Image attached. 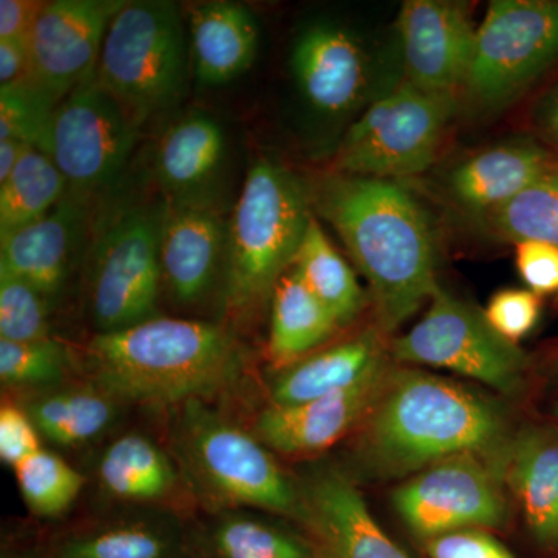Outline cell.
Listing matches in <instances>:
<instances>
[{"label": "cell", "instance_id": "4dcf8cb0", "mask_svg": "<svg viewBox=\"0 0 558 558\" xmlns=\"http://www.w3.org/2000/svg\"><path fill=\"white\" fill-rule=\"evenodd\" d=\"M68 193V182L51 157L28 148L10 178L0 183V238L43 219Z\"/></svg>", "mask_w": 558, "mask_h": 558}, {"label": "cell", "instance_id": "2e32d148", "mask_svg": "<svg viewBox=\"0 0 558 558\" xmlns=\"http://www.w3.org/2000/svg\"><path fill=\"white\" fill-rule=\"evenodd\" d=\"M227 240L229 226L218 208L163 204L161 278L179 304L197 306L223 284Z\"/></svg>", "mask_w": 558, "mask_h": 558}, {"label": "cell", "instance_id": "9a60e30c", "mask_svg": "<svg viewBox=\"0 0 558 558\" xmlns=\"http://www.w3.org/2000/svg\"><path fill=\"white\" fill-rule=\"evenodd\" d=\"M46 558H193L178 513L134 506L75 524L44 545Z\"/></svg>", "mask_w": 558, "mask_h": 558}, {"label": "cell", "instance_id": "d6986e66", "mask_svg": "<svg viewBox=\"0 0 558 558\" xmlns=\"http://www.w3.org/2000/svg\"><path fill=\"white\" fill-rule=\"evenodd\" d=\"M303 488L310 521L325 558H413L377 523L362 494L340 470L318 469Z\"/></svg>", "mask_w": 558, "mask_h": 558}, {"label": "cell", "instance_id": "ac0fdd59", "mask_svg": "<svg viewBox=\"0 0 558 558\" xmlns=\"http://www.w3.org/2000/svg\"><path fill=\"white\" fill-rule=\"evenodd\" d=\"M391 363H385L351 388L299 403L270 405L255 418L253 433L271 451L282 454L318 453L360 427L379 396Z\"/></svg>", "mask_w": 558, "mask_h": 558}, {"label": "cell", "instance_id": "52a82bcc", "mask_svg": "<svg viewBox=\"0 0 558 558\" xmlns=\"http://www.w3.org/2000/svg\"><path fill=\"white\" fill-rule=\"evenodd\" d=\"M454 109L457 98L403 81L349 128L330 171L396 182L422 174L438 160Z\"/></svg>", "mask_w": 558, "mask_h": 558}, {"label": "cell", "instance_id": "8d00e7d4", "mask_svg": "<svg viewBox=\"0 0 558 558\" xmlns=\"http://www.w3.org/2000/svg\"><path fill=\"white\" fill-rule=\"evenodd\" d=\"M484 314L499 336L519 344L537 326L542 300L529 289H502L488 300Z\"/></svg>", "mask_w": 558, "mask_h": 558}, {"label": "cell", "instance_id": "7c38bea8", "mask_svg": "<svg viewBox=\"0 0 558 558\" xmlns=\"http://www.w3.org/2000/svg\"><path fill=\"white\" fill-rule=\"evenodd\" d=\"M392 506L422 542L462 531L495 529L509 519L501 475L472 454L444 459L396 487Z\"/></svg>", "mask_w": 558, "mask_h": 558}, {"label": "cell", "instance_id": "7402d4cb", "mask_svg": "<svg viewBox=\"0 0 558 558\" xmlns=\"http://www.w3.org/2000/svg\"><path fill=\"white\" fill-rule=\"evenodd\" d=\"M227 159L226 134L205 113H189L163 132L156 178L165 204L216 208L215 189Z\"/></svg>", "mask_w": 558, "mask_h": 558}, {"label": "cell", "instance_id": "4fadbf2b", "mask_svg": "<svg viewBox=\"0 0 558 558\" xmlns=\"http://www.w3.org/2000/svg\"><path fill=\"white\" fill-rule=\"evenodd\" d=\"M470 7L453 0H407L398 35L405 83L427 94L457 98L468 83L476 40Z\"/></svg>", "mask_w": 558, "mask_h": 558}, {"label": "cell", "instance_id": "e0dca14e", "mask_svg": "<svg viewBox=\"0 0 558 558\" xmlns=\"http://www.w3.org/2000/svg\"><path fill=\"white\" fill-rule=\"evenodd\" d=\"M90 201L65 194L49 215L0 238V274L28 282L53 303L89 233Z\"/></svg>", "mask_w": 558, "mask_h": 558}, {"label": "cell", "instance_id": "6da1fadb", "mask_svg": "<svg viewBox=\"0 0 558 558\" xmlns=\"http://www.w3.org/2000/svg\"><path fill=\"white\" fill-rule=\"evenodd\" d=\"M513 436L497 400L425 369L391 365L360 424L355 469L368 480H407L444 459L472 454L502 478Z\"/></svg>", "mask_w": 558, "mask_h": 558}, {"label": "cell", "instance_id": "836d02e7", "mask_svg": "<svg viewBox=\"0 0 558 558\" xmlns=\"http://www.w3.org/2000/svg\"><path fill=\"white\" fill-rule=\"evenodd\" d=\"M72 357L61 341L17 343L0 339V380L9 389L43 391L64 384Z\"/></svg>", "mask_w": 558, "mask_h": 558}, {"label": "cell", "instance_id": "cb8c5ba5", "mask_svg": "<svg viewBox=\"0 0 558 558\" xmlns=\"http://www.w3.org/2000/svg\"><path fill=\"white\" fill-rule=\"evenodd\" d=\"M190 53L197 80L223 86L241 76L256 60L259 25L242 3L215 0L190 10Z\"/></svg>", "mask_w": 558, "mask_h": 558}, {"label": "cell", "instance_id": "bcb514c9", "mask_svg": "<svg viewBox=\"0 0 558 558\" xmlns=\"http://www.w3.org/2000/svg\"><path fill=\"white\" fill-rule=\"evenodd\" d=\"M546 373H548L550 387V413H553V416L558 421V352L549 360Z\"/></svg>", "mask_w": 558, "mask_h": 558}, {"label": "cell", "instance_id": "5b68a950", "mask_svg": "<svg viewBox=\"0 0 558 558\" xmlns=\"http://www.w3.org/2000/svg\"><path fill=\"white\" fill-rule=\"evenodd\" d=\"M312 216L310 186L284 165L259 159L250 167L229 222L222 284L229 312L248 314L270 299Z\"/></svg>", "mask_w": 558, "mask_h": 558}, {"label": "cell", "instance_id": "f1b7e54d", "mask_svg": "<svg viewBox=\"0 0 558 558\" xmlns=\"http://www.w3.org/2000/svg\"><path fill=\"white\" fill-rule=\"evenodd\" d=\"M270 357L277 365H292L326 343L340 323L306 288L295 270L282 275L270 296Z\"/></svg>", "mask_w": 558, "mask_h": 558}, {"label": "cell", "instance_id": "8992f818", "mask_svg": "<svg viewBox=\"0 0 558 558\" xmlns=\"http://www.w3.org/2000/svg\"><path fill=\"white\" fill-rule=\"evenodd\" d=\"M95 75L138 126L172 108L189 75L178 7L167 0L123 2L106 32Z\"/></svg>", "mask_w": 558, "mask_h": 558}, {"label": "cell", "instance_id": "d6a6232c", "mask_svg": "<svg viewBox=\"0 0 558 558\" xmlns=\"http://www.w3.org/2000/svg\"><path fill=\"white\" fill-rule=\"evenodd\" d=\"M21 497L33 515L60 519L78 499L86 476L53 451L40 449L14 469Z\"/></svg>", "mask_w": 558, "mask_h": 558}, {"label": "cell", "instance_id": "ee69618b", "mask_svg": "<svg viewBox=\"0 0 558 558\" xmlns=\"http://www.w3.org/2000/svg\"><path fill=\"white\" fill-rule=\"evenodd\" d=\"M28 148L32 146L25 145L20 140H0V183L10 178Z\"/></svg>", "mask_w": 558, "mask_h": 558}, {"label": "cell", "instance_id": "d590c367", "mask_svg": "<svg viewBox=\"0 0 558 558\" xmlns=\"http://www.w3.org/2000/svg\"><path fill=\"white\" fill-rule=\"evenodd\" d=\"M50 304L28 282L0 274V339L17 343L53 339Z\"/></svg>", "mask_w": 558, "mask_h": 558}, {"label": "cell", "instance_id": "7a4b0ae2", "mask_svg": "<svg viewBox=\"0 0 558 558\" xmlns=\"http://www.w3.org/2000/svg\"><path fill=\"white\" fill-rule=\"evenodd\" d=\"M310 196L314 215L332 226L368 279L376 328L391 336L440 286L427 211L396 180L333 171L312 183Z\"/></svg>", "mask_w": 558, "mask_h": 558}, {"label": "cell", "instance_id": "83f0119b", "mask_svg": "<svg viewBox=\"0 0 558 558\" xmlns=\"http://www.w3.org/2000/svg\"><path fill=\"white\" fill-rule=\"evenodd\" d=\"M123 403L90 381L35 391L21 403L40 438L76 449L101 438L120 416Z\"/></svg>", "mask_w": 558, "mask_h": 558}, {"label": "cell", "instance_id": "9c48e42d", "mask_svg": "<svg viewBox=\"0 0 558 558\" xmlns=\"http://www.w3.org/2000/svg\"><path fill=\"white\" fill-rule=\"evenodd\" d=\"M161 215L163 205L120 213L90 245L86 300L97 333L159 317Z\"/></svg>", "mask_w": 558, "mask_h": 558}, {"label": "cell", "instance_id": "603a6c76", "mask_svg": "<svg viewBox=\"0 0 558 558\" xmlns=\"http://www.w3.org/2000/svg\"><path fill=\"white\" fill-rule=\"evenodd\" d=\"M384 337L369 328L284 366L271 384V405H299L359 384L389 362Z\"/></svg>", "mask_w": 558, "mask_h": 558}, {"label": "cell", "instance_id": "ba28073f", "mask_svg": "<svg viewBox=\"0 0 558 558\" xmlns=\"http://www.w3.org/2000/svg\"><path fill=\"white\" fill-rule=\"evenodd\" d=\"M389 355L398 365L451 371L506 396L519 395L531 366L519 344L492 328L484 310L442 286L416 325L391 341Z\"/></svg>", "mask_w": 558, "mask_h": 558}, {"label": "cell", "instance_id": "b9f144b4", "mask_svg": "<svg viewBox=\"0 0 558 558\" xmlns=\"http://www.w3.org/2000/svg\"><path fill=\"white\" fill-rule=\"evenodd\" d=\"M31 72L28 38L0 40V86L31 80Z\"/></svg>", "mask_w": 558, "mask_h": 558}, {"label": "cell", "instance_id": "d4e9b609", "mask_svg": "<svg viewBox=\"0 0 558 558\" xmlns=\"http://www.w3.org/2000/svg\"><path fill=\"white\" fill-rule=\"evenodd\" d=\"M502 481L515 492L532 537L558 548V436L535 427L515 433Z\"/></svg>", "mask_w": 558, "mask_h": 558}, {"label": "cell", "instance_id": "30bf717a", "mask_svg": "<svg viewBox=\"0 0 558 558\" xmlns=\"http://www.w3.org/2000/svg\"><path fill=\"white\" fill-rule=\"evenodd\" d=\"M558 62V0H494L476 31L465 97L499 110Z\"/></svg>", "mask_w": 558, "mask_h": 558}, {"label": "cell", "instance_id": "74e56055", "mask_svg": "<svg viewBox=\"0 0 558 558\" xmlns=\"http://www.w3.org/2000/svg\"><path fill=\"white\" fill-rule=\"evenodd\" d=\"M38 428L21 403H3L0 409V459L16 469L25 459L44 449Z\"/></svg>", "mask_w": 558, "mask_h": 558}, {"label": "cell", "instance_id": "f546056e", "mask_svg": "<svg viewBox=\"0 0 558 558\" xmlns=\"http://www.w3.org/2000/svg\"><path fill=\"white\" fill-rule=\"evenodd\" d=\"M292 269L306 288L328 307L340 326L357 318L365 307V292L354 271L330 244L315 215L312 216L301 241Z\"/></svg>", "mask_w": 558, "mask_h": 558}, {"label": "cell", "instance_id": "e575fe53", "mask_svg": "<svg viewBox=\"0 0 558 558\" xmlns=\"http://www.w3.org/2000/svg\"><path fill=\"white\" fill-rule=\"evenodd\" d=\"M58 102L32 80L0 86V140H20L49 156Z\"/></svg>", "mask_w": 558, "mask_h": 558}, {"label": "cell", "instance_id": "8fae6325", "mask_svg": "<svg viewBox=\"0 0 558 558\" xmlns=\"http://www.w3.org/2000/svg\"><path fill=\"white\" fill-rule=\"evenodd\" d=\"M140 126L92 75L54 110L49 156L69 193L94 199L123 174Z\"/></svg>", "mask_w": 558, "mask_h": 558}, {"label": "cell", "instance_id": "484cf974", "mask_svg": "<svg viewBox=\"0 0 558 558\" xmlns=\"http://www.w3.org/2000/svg\"><path fill=\"white\" fill-rule=\"evenodd\" d=\"M95 480L106 498L132 506H157L186 488L175 459L142 433H126L101 451Z\"/></svg>", "mask_w": 558, "mask_h": 558}, {"label": "cell", "instance_id": "5bb4252c", "mask_svg": "<svg viewBox=\"0 0 558 558\" xmlns=\"http://www.w3.org/2000/svg\"><path fill=\"white\" fill-rule=\"evenodd\" d=\"M121 5L113 0L44 3L28 36L31 80L58 105L94 75L106 32Z\"/></svg>", "mask_w": 558, "mask_h": 558}, {"label": "cell", "instance_id": "1f68e13d", "mask_svg": "<svg viewBox=\"0 0 558 558\" xmlns=\"http://www.w3.org/2000/svg\"><path fill=\"white\" fill-rule=\"evenodd\" d=\"M480 222L499 241H539L558 247V156L526 190Z\"/></svg>", "mask_w": 558, "mask_h": 558}, {"label": "cell", "instance_id": "f6af8a7d", "mask_svg": "<svg viewBox=\"0 0 558 558\" xmlns=\"http://www.w3.org/2000/svg\"><path fill=\"white\" fill-rule=\"evenodd\" d=\"M0 558H46V550H44V545L20 546L5 543Z\"/></svg>", "mask_w": 558, "mask_h": 558}, {"label": "cell", "instance_id": "f35d334b", "mask_svg": "<svg viewBox=\"0 0 558 558\" xmlns=\"http://www.w3.org/2000/svg\"><path fill=\"white\" fill-rule=\"evenodd\" d=\"M429 558H513L486 529H462L425 539Z\"/></svg>", "mask_w": 558, "mask_h": 558}, {"label": "cell", "instance_id": "277c9868", "mask_svg": "<svg viewBox=\"0 0 558 558\" xmlns=\"http://www.w3.org/2000/svg\"><path fill=\"white\" fill-rule=\"evenodd\" d=\"M170 439L183 483L209 513L259 510L307 527L300 481L281 468L255 433L209 409L205 400L171 410Z\"/></svg>", "mask_w": 558, "mask_h": 558}, {"label": "cell", "instance_id": "ab89813d", "mask_svg": "<svg viewBox=\"0 0 558 558\" xmlns=\"http://www.w3.org/2000/svg\"><path fill=\"white\" fill-rule=\"evenodd\" d=\"M515 263L527 289L538 296L558 293V247L548 242L515 244Z\"/></svg>", "mask_w": 558, "mask_h": 558}, {"label": "cell", "instance_id": "ffe728a7", "mask_svg": "<svg viewBox=\"0 0 558 558\" xmlns=\"http://www.w3.org/2000/svg\"><path fill=\"white\" fill-rule=\"evenodd\" d=\"M292 72L312 108L326 116H343L362 102L368 90L365 51L344 28L315 24L293 46Z\"/></svg>", "mask_w": 558, "mask_h": 558}, {"label": "cell", "instance_id": "60d3db41", "mask_svg": "<svg viewBox=\"0 0 558 558\" xmlns=\"http://www.w3.org/2000/svg\"><path fill=\"white\" fill-rule=\"evenodd\" d=\"M44 3L38 0H0V40L28 38Z\"/></svg>", "mask_w": 558, "mask_h": 558}, {"label": "cell", "instance_id": "7bdbcfd3", "mask_svg": "<svg viewBox=\"0 0 558 558\" xmlns=\"http://www.w3.org/2000/svg\"><path fill=\"white\" fill-rule=\"evenodd\" d=\"M535 124L546 142L558 148V86L548 92L535 110Z\"/></svg>", "mask_w": 558, "mask_h": 558}, {"label": "cell", "instance_id": "44dd1931", "mask_svg": "<svg viewBox=\"0 0 558 558\" xmlns=\"http://www.w3.org/2000/svg\"><path fill=\"white\" fill-rule=\"evenodd\" d=\"M556 156L538 140H508L454 165L446 178L447 196L465 215L483 219L526 190Z\"/></svg>", "mask_w": 558, "mask_h": 558}, {"label": "cell", "instance_id": "4316f807", "mask_svg": "<svg viewBox=\"0 0 558 558\" xmlns=\"http://www.w3.org/2000/svg\"><path fill=\"white\" fill-rule=\"evenodd\" d=\"M193 558H325L311 539L252 509L209 513L189 529Z\"/></svg>", "mask_w": 558, "mask_h": 558}, {"label": "cell", "instance_id": "3957f363", "mask_svg": "<svg viewBox=\"0 0 558 558\" xmlns=\"http://www.w3.org/2000/svg\"><path fill=\"white\" fill-rule=\"evenodd\" d=\"M87 381L120 403L175 409L207 400L240 376L241 347L229 330L199 319L154 317L95 333L83 352Z\"/></svg>", "mask_w": 558, "mask_h": 558}]
</instances>
